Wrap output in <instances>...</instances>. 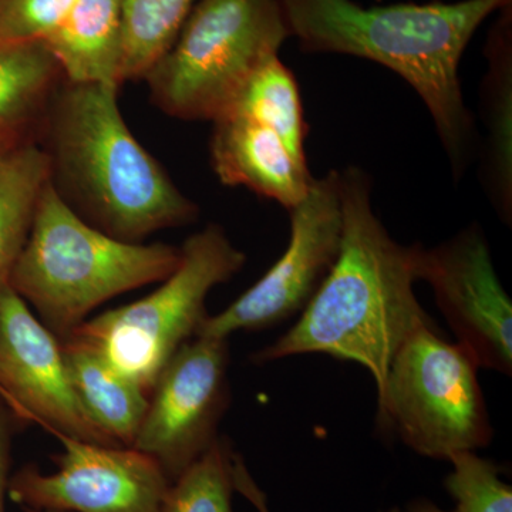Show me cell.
<instances>
[{
	"label": "cell",
	"mask_w": 512,
	"mask_h": 512,
	"mask_svg": "<svg viewBox=\"0 0 512 512\" xmlns=\"http://www.w3.org/2000/svg\"><path fill=\"white\" fill-rule=\"evenodd\" d=\"M488 69L481 87L484 143L481 183L498 215L512 218V3L498 10L484 47Z\"/></svg>",
	"instance_id": "obj_14"
},
{
	"label": "cell",
	"mask_w": 512,
	"mask_h": 512,
	"mask_svg": "<svg viewBox=\"0 0 512 512\" xmlns=\"http://www.w3.org/2000/svg\"><path fill=\"white\" fill-rule=\"evenodd\" d=\"M448 461L453 471L444 487L456 507L446 511L429 500H417L404 512H512V487L501 480V468L494 461L478 457L476 451L454 454Z\"/></svg>",
	"instance_id": "obj_22"
},
{
	"label": "cell",
	"mask_w": 512,
	"mask_h": 512,
	"mask_svg": "<svg viewBox=\"0 0 512 512\" xmlns=\"http://www.w3.org/2000/svg\"><path fill=\"white\" fill-rule=\"evenodd\" d=\"M63 80L45 43L0 45V134L36 143Z\"/></svg>",
	"instance_id": "obj_17"
},
{
	"label": "cell",
	"mask_w": 512,
	"mask_h": 512,
	"mask_svg": "<svg viewBox=\"0 0 512 512\" xmlns=\"http://www.w3.org/2000/svg\"><path fill=\"white\" fill-rule=\"evenodd\" d=\"M342 178L343 231L335 265L302 311L301 319L268 348L256 365L319 353L365 367L383 392L390 363L409 336L431 325L414 284L419 244L390 237L372 204V180L348 167Z\"/></svg>",
	"instance_id": "obj_1"
},
{
	"label": "cell",
	"mask_w": 512,
	"mask_h": 512,
	"mask_svg": "<svg viewBox=\"0 0 512 512\" xmlns=\"http://www.w3.org/2000/svg\"><path fill=\"white\" fill-rule=\"evenodd\" d=\"M305 53L360 57L399 74L426 104L454 181L466 173L476 124L464 103L460 63L478 28L512 0L362 6L353 0H279Z\"/></svg>",
	"instance_id": "obj_2"
},
{
	"label": "cell",
	"mask_w": 512,
	"mask_h": 512,
	"mask_svg": "<svg viewBox=\"0 0 512 512\" xmlns=\"http://www.w3.org/2000/svg\"><path fill=\"white\" fill-rule=\"evenodd\" d=\"M60 342L74 392L87 416L116 446H133L148 394L83 340L67 336Z\"/></svg>",
	"instance_id": "obj_16"
},
{
	"label": "cell",
	"mask_w": 512,
	"mask_h": 512,
	"mask_svg": "<svg viewBox=\"0 0 512 512\" xmlns=\"http://www.w3.org/2000/svg\"><path fill=\"white\" fill-rule=\"evenodd\" d=\"M180 259V247L121 241L94 228L47 183L9 285L62 340L103 303L163 282Z\"/></svg>",
	"instance_id": "obj_4"
},
{
	"label": "cell",
	"mask_w": 512,
	"mask_h": 512,
	"mask_svg": "<svg viewBox=\"0 0 512 512\" xmlns=\"http://www.w3.org/2000/svg\"><path fill=\"white\" fill-rule=\"evenodd\" d=\"M26 512H60V511H49V510H25Z\"/></svg>",
	"instance_id": "obj_27"
},
{
	"label": "cell",
	"mask_w": 512,
	"mask_h": 512,
	"mask_svg": "<svg viewBox=\"0 0 512 512\" xmlns=\"http://www.w3.org/2000/svg\"><path fill=\"white\" fill-rule=\"evenodd\" d=\"M419 281L434 299L458 345L478 367L512 373V303L495 271L484 229L473 224L439 247L417 249Z\"/></svg>",
	"instance_id": "obj_12"
},
{
	"label": "cell",
	"mask_w": 512,
	"mask_h": 512,
	"mask_svg": "<svg viewBox=\"0 0 512 512\" xmlns=\"http://www.w3.org/2000/svg\"><path fill=\"white\" fill-rule=\"evenodd\" d=\"M43 43L66 82L123 86L121 0H77Z\"/></svg>",
	"instance_id": "obj_15"
},
{
	"label": "cell",
	"mask_w": 512,
	"mask_h": 512,
	"mask_svg": "<svg viewBox=\"0 0 512 512\" xmlns=\"http://www.w3.org/2000/svg\"><path fill=\"white\" fill-rule=\"evenodd\" d=\"M239 457L227 440L217 441L171 481L160 512H234L232 494Z\"/></svg>",
	"instance_id": "obj_21"
},
{
	"label": "cell",
	"mask_w": 512,
	"mask_h": 512,
	"mask_svg": "<svg viewBox=\"0 0 512 512\" xmlns=\"http://www.w3.org/2000/svg\"><path fill=\"white\" fill-rule=\"evenodd\" d=\"M476 360L423 326L390 363L377 396L379 423L423 457L447 460L487 447L494 436Z\"/></svg>",
	"instance_id": "obj_7"
},
{
	"label": "cell",
	"mask_w": 512,
	"mask_h": 512,
	"mask_svg": "<svg viewBox=\"0 0 512 512\" xmlns=\"http://www.w3.org/2000/svg\"><path fill=\"white\" fill-rule=\"evenodd\" d=\"M56 471L35 466L10 477L8 497L25 510L160 512L170 487L163 468L134 447L103 446L56 437Z\"/></svg>",
	"instance_id": "obj_10"
},
{
	"label": "cell",
	"mask_w": 512,
	"mask_h": 512,
	"mask_svg": "<svg viewBox=\"0 0 512 512\" xmlns=\"http://www.w3.org/2000/svg\"><path fill=\"white\" fill-rule=\"evenodd\" d=\"M120 87L63 80L37 136L60 200L127 242L197 221L200 208L127 126Z\"/></svg>",
	"instance_id": "obj_3"
},
{
	"label": "cell",
	"mask_w": 512,
	"mask_h": 512,
	"mask_svg": "<svg viewBox=\"0 0 512 512\" xmlns=\"http://www.w3.org/2000/svg\"><path fill=\"white\" fill-rule=\"evenodd\" d=\"M26 143H32V141L22 140V138L9 136V134H0V167L8 160L10 154H12L16 148Z\"/></svg>",
	"instance_id": "obj_25"
},
{
	"label": "cell",
	"mask_w": 512,
	"mask_h": 512,
	"mask_svg": "<svg viewBox=\"0 0 512 512\" xmlns=\"http://www.w3.org/2000/svg\"><path fill=\"white\" fill-rule=\"evenodd\" d=\"M12 414L0 403V512H6L12 451Z\"/></svg>",
	"instance_id": "obj_24"
},
{
	"label": "cell",
	"mask_w": 512,
	"mask_h": 512,
	"mask_svg": "<svg viewBox=\"0 0 512 512\" xmlns=\"http://www.w3.org/2000/svg\"><path fill=\"white\" fill-rule=\"evenodd\" d=\"M254 504L256 505V507L259 508V511L268 512V511H266L264 497L256 498V500L254 501Z\"/></svg>",
	"instance_id": "obj_26"
},
{
	"label": "cell",
	"mask_w": 512,
	"mask_h": 512,
	"mask_svg": "<svg viewBox=\"0 0 512 512\" xmlns=\"http://www.w3.org/2000/svg\"><path fill=\"white\" fill-rule=\"evenodd\" d=\"M180 249V264L156 291L87 319L69 335L96 349L147 394L178 349L197 336L212 289L247 264V255L217 224L192 234Z\"/></svg>",
	"instance_id": "obj_6"
},
{
	"label": "cell",
	"mask_w": 512,
	"mask_h": 512,
	"mask_svg": "<svg viewBox=\"0 0 512 512\" xmlns=\"http://www.w3.org/2000/svg\"><path fill=\"white\" fill-rule=\"evenodd\" d=\"M228 339L195 336L158 376L133 446L174 481L217 441L227 410Z\"/></svg>",
	"instance_id": "obj_9"
},
{
	"label": "cell",
	"mask_w": 512,
	"mask_h": 512,
	"mask_svg": "<svg viewBox=\"0 0 512 512\" xmlns=\"http://www.w3.org/2000/svg\"><path fill=\"white\" fill-rule=\"evenodd\" d=\"M212 123L210 158L218 180L291 210L305 198L313 177L282 138L258 121L227 111Z\"/></svg>",
	"instance_id": "obj_13"
},
{
	"label": "cell",
	"mask_w": 512,
	"mask_h": 512,
	"mask_svg": "<svg viewBox=\"0 0 512 512\" xmlns=\"http://www.w3.org/2000/svg\"><path fill=\"white\" fill-rule=\"evenodd\" d=\"M291 37L279 0H198L146 82L173 119L214 121Z\"/></svg>",
	"instance_id": "obj_5"
},
{
	"label": "cell",
	"mask_w": 512,
	"mask_h": 512,
	"mask_svg": "<svg viewBox=\"0 0 512 512\" xmlns=\"http://www.w3.org/2000/svg\"><path fill=\"white\" fill-rule=\"evenodd\" d=\"M227 111L244 114L271 128L296 157L306 160L301 94L295 76L279 56L269 59L249 77L224 113Z\"/></svg>",
	"instance_id": "obj_19"
},
{
	"label": "cell",
	"mask_w": 512,
	"mask_h": 512,
	"mask_svg": "<svg viewBox=\"0 0 512 512\" xmlns=\"http://www.w3.org/2000/svg\"><path fill=\"white\" fill-rule=\"evenodd\" d=\"M0 403L55 437L116 446L74 392L62 342L10 285L0 289Z\"/></svg>",
	"instance_id": "obj_11"
},
{
	"label": "cell",
	"mask_w": 512,
	"mask_h": 512,
	"mask_svg": "<svg viewBox=\"0 0 512 512\" xmlns=\"http://www.w3.org/2000/svg\"><path fill=\"white\" fill-rule=\"evenodd\" d=\"M47 183L46 157L35 141L16 148L0 167V289L9 285Z\"/></svg>",
	"instance_id": "obj_18"
},
{
	"label": "cell",
	"mask_w": 512,
	"mask_h": 512,
	"mask_svg": "<svg viewBox=\"0 0 512 512\" xmlns=\"http://www.w3.org/2000/svg\"><path fill=\"white\" fill-rule=\"evenodd\" d=\"M289 211L291 237L284 254L247 292L215 316H207L197 336L228 339L292 318L311 302L335 265L343 231L342 178L329 171L313 178L302 201Z\"/></svg>",
	"instance_id": "obj_8"
},
{
	"label": "cell",
	"mask_w": 512,
	"mask_h": 512,
	"mask_svg": "<svg viewBox=\"0 0 512 512\" xmlns=\"http://www.w3.org/2000/svg\"><path fill=\"white\" fill-rule=\"evenodd\" d=\"M198 0H121V84L144 82L170 50Z\"/></svg>",
	"instance_id": "obj_20"
},
{
	"label": "cell",
	"mask_w": 512,
	"mask_h": 512,
	"mask_svg": "<svg viewBox=\"0 0 512 512\" xmlns=\"http://www.w3.org/2000/svg\"><path fill=\"white\" fill-rule=\"evenodd\" d=\"M77 0H0V45L45 42Z\"/></svg>",
	"instance_id": "obj_23"
}]
</instances>
